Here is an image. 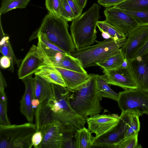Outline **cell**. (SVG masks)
<instances>
[{
  "instance_id": "obj_4",
  "label": "cell",
  "mask_w": 148,
  "mask_h": 148,
  "mask_svg": "<svg viewBox=\"0 0 148 148\" xmlns=\"http://www.w3.org/2000/svg\"><path fill=\"white\" fill-rule=\"evenodd\" d=\"M53 96L47 100L56 120L64 125L72 124L77 129L84 127L86 120L73 109L68 100L69 88L51 84Z\"/></svg>"
},
{
  "instance_id": "obj_23",
  "label": "cell",
  "mask_w": 148,
  "mask_h": 148,
  "mask_svg": "<svg viewBox=\"0 0 148 148\" xmlns=\"http://www.w3.org/2000/svg\"><path fill=\"white\" fill-rule=\"evenodd\" d=\"M54 67L87 74L80 61L78 59L67 53L64 54L61 60Z\"/></svg>"
},
{
  "instance_id": "obj_41",
  "label": "cell",
  "mask_w": 148,
  "mask_h": 148,
  "mask_svg": "<svg viewBox=\"0 0 148 148\" xmlns=\"http://www.w3.org/2000/svg\"><path fill=\"white\" fill-rule=\"evenodd\" d=\"M0 65L3 69L9 68L11 65V61L7 57L3 56L0 59Z\"/></svg>"
},
{
  "instance_id": "obj_44",
  "label": "cell",
  "mask_w": 148,
  "mask_h": 148,
  "mask_svg": "<svg viewBox=\"0 0 148 148\" xmlns=\"http://www.w3.org/2000/svg\"><path fill=\"white\" fill-rule=\"evenodd\" d=\"M81 7L83 9L86 6L87 0H77Z\"/></svg>"
},
{
  "instance_id": "obj_42",
  "label": "cell",
  "mask_w": 148,
  "mask_h": 148,
  "mask_svg": "<svg viewBox=\"0 0 148 148\" xmlns=\"http://www.w3.org/2000/svg\"><path fill=\"white\" fill-rule=\"evenodd\" d=\"M41 103L40 101L37 98H34L32 102V105L33 108L36 109Z\"/></svg>"
},
{
  "instance_id": "obj_19",
  "label": "cell",
  "mask_w": 148,
  "mask_h": 148,
  "mask_svg": "<svg viewBox=\"0 0 148 148\" xmlns=\"http://www.w3.org/2000/svg\"><path fill=\"white\" fill-rule=\"evenodd\" d=\"M35 75L42 78L51 84L66 87L61 74L53 66L47 65H42L35 73Z\"/></svg>"
},
{
  "instance_id": "obj_1",
  "label": "cell",
  "mask_w": 148,
  "mask_h": 148,
  "mask_svg": "<svg viewBox=\"0 0 148 148\" xmlns=\"http://www.w3.org/2000/svg\"><path fill=\"white\" fill-rule=\"evenodd\" d=\"M96 75L91 74L90 78L85 83L74 89L69 88L68 99L71 106L86 120L88 116L99 114L103 108L100 103L102 98L96 88Z\"/></svg>"
},
{
  "instance_id": "obj_18",
  "label": "cell",
  "mask_w": 148,
  "mask_h": 148,
  "mask_svg": "<svg viewBox=\"0 0 148 148\" xmlns=\"http://www.w3.org/2000/svg\"><path fill=\"white\" fill-rule=\"evenodd\" d=\"M55 67L60 73L67 88H75L87 82L91 77V74L81 73L62 68Z\"/></svg>"
},
{
  "instance_id": "obj_39",
  "label": "cell",
  "mask_w": 148,
  "mask_h": 148,
  "mask_svg": "<svg viewBox=\"0 0 148 148\" xmlns=\"http://www.w3.org/2000/svg\"><path fill=\"white\" fill-rule=\"evenodd\" d=\"M126 0H98V3L106 8L116 6Z\"/></svg>"
},
{
  "instance_id": "obj_10",
  "label": "cell",
  "mask_w": 148,
  "mask_h": 148,
  "mask_svg": "<svg viewBox=\"0 0 148 148\" xmlns=\"http://www.w3.org/2000/svg\"><path fill=\"white\" fill-rule=\"evenodd\" d=\"M103 72L108 84L119 86L125 90L138 88L129 66L126 68L119 67L113 69L103 70Z\"/></svg>"
},
{
  "instance_id": "obj_31",
  "label": "cell",
  "mask_w": 148,
  "mask_h": 148,
  "mask_svg": "<svg viewBox=\"0 0 148 148\" xmlns=\"http://www.w3.org/2000/svg\"><path fill=\"white\" fill-rule=\"evenodd\" d=\"M5 89L0 88V125L11 124L7 114V101Z\"/></svg>"
},
{
  "instance_id": "obj_35",
  "label": "cell",
  "mask_w": 148,
  "mask_h": 148,
  "mask_svg": "<svg viewBox=\"0 0 148 148\" xmlns=\"http://www.w3.org/2000/svg\"><path fill=\"white\" fill-rule=\"evenodd\" d=\"M61 17L67 21H72L75 18L74 14L66 0H64Z\"/></svg>"
},
{
  "instance_id": "obj_16",
  "label": "cell",
  "mask_w": 148,
  "mask_h": 148,
  "mask_svg": "<svg viewBox=\"0 0 148 148\" xmlns=\"http://www.w3.org/2000/svg\"><path fill=\"white\" fill-rule=\"evenodd\" d=\"M63 124L58 121L49 125L43 133L40 148H62Z\"/></svg>"
},
{
  "instance_id": "obj_12",
  "label": "cell",
  "mask_w": 148,
  "mask_h": 148,
  "mask_svg": "<svg viewBox=\"0 0 148 148\" xmlns=\"http://www.w3.org/2000/svg\"><path fill=\"white\" fill-rule=\"evenodd\" d=\"M44 65H46L44 59L37 46L33 45L19 67L18 73L19 79H22L32 75Z\"/></svg>"
},
{
  "instance_id": "obj_15",
  "label": "cell",
  "mask_w": 148,
  "mask_h": 148,
  "mask_svg": "<svg viewBox=\"0 0 148 148\" xmlns=\"http://www.w3.org/2000/svg\"><path fill=\"white\" fill-rule=\"evenodd\" d=\"M25 86L24 93L20 101V110L29 122L32 123L34 119V109L33 108L32 102L36 98L35 94V78L32 75L22 79Z\"/></svg>"
},
{
  "instance_id": "obj_17",
  "label": "cell",
  "mask_w": 148,
  "mask_h": 148,
  "mask_svg": "<svg viewBox=\"0 0 148 148\" xmlns=\"http://www.w3.org/2000/svg\"><path fill=\"white\" fill-rule=\"evenodd\" d=\"M35 115L36 130L41 131L42 134L49 125L57 121L47 101L40 104L36 109Z\"/></svg>"
},
{
  "instance_id": "obj_9",
  "label": "cell",
  "mask_w": 148,
  "mask_h": 148,
  "mask_svg": "<svg viewBox=\"0 0 148 148\" xmlns=\"http://www.w3.org/2000/svg\"><path fill=\"white\" fill-rule=\"evenodd\" d=\"M126 129L125 114L122 112L115 126L101 136L93 137L91 148H116L118 143L125 137Z\"/></svg>"
},
{
  "instance_id": "obj_3",
  "label": "cell",
  "mask_w": 148,
  "mask_h": 148,
  "mask_svg": "<svg viewBox=\"0 0 148 148\" xmlns=\"http://www.w3.org/2000/svg\"><path fill=\"white\" fill-rule=\"evenodd\" d=\"M100 5L94 3L84 13L72 21V38L76 49L91 45L96 41L97 23L100 18Z\"/></svg>"
},
{
  "instance_id": "obj_2",
  "label": "cell",
  "mask_w": 148,
  "mask_h": 148,
  "mask_svg": "<svg viewBox=\"0 0 148 148\" xmlns=\"http://www.w3.org/2000/svg\"><path fill=\"white\" fill-rule=\"evenodd\" d=\"M67 21L63 18L49 13L44 18L39 28L29 38L31 41L42 34L51 43L66 53L70 54L75 48L68 31Z\"/></svg>"
},
{
  "instance_id": "obj_45",
  "label": "cell",
  "mask_w": 148,
  "mask_h": 148,
  "mask_svg": "<svg viewBox=\"0 0 148 148\" xmlns=\"http://www.w3.org/2000/svg\"><path fill=\"white\" fill-rule=\"evenodd\" d=\"M101 36L105 39H108L111 38L110 35L107 33L104 32H101Z\"/></svg>"
},
{
  "instance_id": "obj_25",
  "label": "cell",
  "mask_w": 148,
  "mask_h": 148,
  "mask_svg": "<svg viewBox=\"0 0 148 148\" xmlns=\"http://www.w3.org/2000/svg\"><path fill=\"white\" fill-rule=\"evenodd\" d=\"M91 134L84 127L77 129L75 136L76 148H91L93 137Z\"/></svg>"
},
{
  "instance_id": "obj_32",
  "label": "cell",
  "mask_w": 148,
  "mask_h": 148,
  "mask_svg": "<svg viewBox=\"0 0 148 148\" xmlns=\"http://www.w3.org/2000/svg\"><path fill=\"white\" fill-rule=\"evenodd\" d=\"M138 133H134L125 137L119 142L116 148H137L141 147L138 144Z\"/></svg>"
},
{
  "instance_id": "obj_21",
  "label": "cell",
  "mask_w": 148,
  "mask_h": 148,
  "mask_svg": "<svg viewBox=\"0 0 148 148\" xmlns=\"http://www.w3.org/2000/svg\"><path fill=\"white\" fill-rule=\"evenodd\" d=\"M35 97L41 103L52 96L53 91L51 84L38 76H35Z\"/></svg>"
},
{
  "instance_id": "obj_26",
  "label": "cell",
  "mask_w": 148,
  "mask_h": 148,
  "mask_svg": "<svg viewBox=\"0 0 148 148\" xmlns=\"http://www.w3.org/2000/svg\"><path fill=\"white\" fill-rule=\"evenodd\" d=\"M63 125L62 148H76L75 136L77 128L72 124Z\"/></svg>"
},
{
  "instance_id": "obj_30",
  "label": "cell",
  "mask_w": 148,
  "mask_h": 148,
  "mask_svg": "<svg viewBox=\"0 0 148 148\" xmlns=\"http://www.w3.org/2000/svg\"><path fill=\"white\" fill-rule=\"evenodd\" d=\"M31 0H3L0 8V14H4L16 8H25Z\"/></svg>"
},
{
  "instance_id": "obj_8",
  "label": "cell",
  "mask_w": 148,
  "mask_h": 148,
  "mask_svg": "<svg viewBox=\"0 0 148 148\" xmlns=\"http://www.w3.org/2000/svg\"><path fill=\"white\" fill-rule=\"evenodd\" d=\"M104 13L105 21L127 36L139 26L134 17L114 6L106 8Z\"/></svg>"
},
{
  "instance_id": "obj_22",
  "label": "cell",
  "mask_w": 148,
  "mask_h": 148,
  "mask_svg": "<svg viewBox=\"0 0 148 148\" xmlns=\"http://www.w3.org/2000/svg\"><path fill=\"white\" fill-rule=\"evenodd\" d=\"M96 83L97 91L101 97L107 98L117 101L119 94L114 91L109 86L104 74H97Z\"/></svg>"
},
{
  "instance_id": "obj_7",
  "label": "cell",
  "mask_w": 148,
  "mask_h": 148,
  "mask_svg": "<svg viewBox=\"0 0 148 148\" xmlns=\"http://www.w3.org/2000/svg\"><path fill=\"white\" fill-rule=\"evenodd\" d=\"M119 94L117 102L122 112L133 113L139 116L148 113V92L138 88Z\"/></svg>"
},
{
  "instance_id": "obj_5",
  "label": "cell",
  "mask_w": 148,
  "mask_h": 148,
  "mask_svg": "<svg viewBox=\"0 0 148 148\" xmlns=\"http://www.w3.org/2000/svg\"><path fill=\"white\" fill-rule=\"evenodd\" d=\"M127 38L114 40L112 38L105 39L97 43L79 49H75L70 55L78 59L83 67L97 66V64L117 52L125 44Z\"/></svg>"
},
{
  "instance_id": "obj_46",
  "label": "cell",
  "mask_w": 148,
  "mask_h": 148,
  "mask_svg": "<svg viewBox=\"0 0 148 148\" xmlns=\"http://www.w3.org/2000/svg\"><path fill=\"white\" fill-rule=\"evenodd\" d=\"M147 116H148V113H147Z\"/></svg>"
},
{
  "instance_id": "obj_20",
  "label": "cell",
  "mask_w": 148,
  "mask_h": 148,
  "mask_svg": "<svg viewBox=\"0 0 148 148\" xmlns=\"http://www.w3.org/2000/svg\"><path fill=\"white\" fill-rule=\"evenodd\" d=\"M1 40L0 51L3 56L8 57L11 61V65L9 68V71L12 72L14 71V65L16 64L19 66L21 60L18 59L13 51L10 41V38L7 34L4 33L1 24Z\"/></svg>"
},
{
  "instance_id": "obj_11",
  "label": "cell",
  "mask_w": 148,
  "mask_h": 148,
  "mask_svg": "<svg viewBox=\"0 0 148 148\" xmlns=\"http://www.w3.org/2000/svg\"><path fill=\"white\" fill-rule=\"evenodd\" d=\"M119 116L117 114H97L86 119L88 129L95 136H101L111 130L118 123Z\"/></svg>"
},
{
  "instance_id": "obj_13",
  "label": "cell",
  "mask_w": 148,
  "mask_h": 148,
  "mask_svg": "<svg viewBox=\"0 0 148 148\" xmlns=\"http://www.w3.org/2000/svg\"><path fill=\"white\" fill-rule=\"evenodd\" d=\"M128 61L138 88L148 92V52Z\"/></svg>"
},
{
  "instance_id": "obj_47",
  "label": "cell",
  "mask_w": 148,
  "mask_h": 148,
  "mask_svg": "<svg viewBox=\"0 0 148 148\" xmlns=\"http://www.w3.org/2000/svg\"></svg>"
},
{
  "instance_id": "obj_37",
  "label": "cell",
  "mask_w": 148,
  "mask_h": 148,
  "mask_svg": "<svg viewBox=\"0 0 148 148\" xmlns=\"http://www.w3.org/2000/svg\"><path fill=\"white\" fill-rule=\"evenodd\" d=\"M66 0L73 11L75 18L82 14L83 9L80 5L77 0Z\"/></svg>"
},
{
  "instance_id": "obj_34",
  "label": "cell",
  "mask_w": 148,
  "mask_h": 148,
  "mask_svg": "<svg viewBox=\"0 0 148 148\" xmlns=\"http://www.w3.org/2000/svg\"><path fill=\"white\" fill-rule=\"evenodd\" d=\"M121 10L134 17L139 26L148 25V11H138Z\"/></svg>"
},
{
  "instance_id": "obj_36",
  "label": "cell",
  "mask_w": 148,
  "mask_h": 148,
  "mask_svg": "<svg viewBox=\"0 0 148 148\" xmlns=\"http://www.w3.org/2000/svg\"><path fill=\"white\" fill-rule=\"evenodd\" d=\"M37 38L43 44L50 48L63 53H66L49 41L42 34H38L37 36Z\"/></svg>"
},
{
  "instance_id": "obj_27",
  "label": "cell",
  "mask_w": 148,
  "mask_h": 148,
  "mask_svg": "<svg viewBox=\"0 0 148 148\" xmlns=\"http://www.w3.org/2000/svg\"><path fill=\"white\" fill-rule=\"evenodd\" d=\"M114 6L126 10L148 11V0H126Z\"/></svg>"
},
{
  "instance_id": "obj_40",
  "label": "cell",
  "mask_w": 148,
  "mask_h": 148,
  "mask_svg": "<svg viewBox=\"0 0 148 148\" xmlns=\"http://www.w3.org/2000/svg\"><path fill=\"white\" fill-rule=\"evenodd\" d=\"M148 52V38L144 44L134 54L131 59L141 56Z\"/></svg>"
},
{
  "instance_id": "obj_33",
  "label": "cell",
  "mask_w": 148,
  "mask_h": 148,
  "mask_svg": "<svg viewBox=\"0 0 148 148\" xmlns=\"http://www.w3.org/2000/svg\"><path fill=\"white\" fill-rule=\"evenodd\" d=\"M63 1L64 0H45L46 7L49 13L60 17Z\"/></svg>"
},
{
  "instance_id": "obj_38",
  "label": "cell",
  "mask_w": 148,
  "mask_h": 148,
  "mask_svg": "<svg viewBox=\"0 0 148 148\" xmlns=\"http://www.w3.org/2000/svg\"><path fill=\"white\" fill-rule=\"evenodd\" d=\"M43 139V134L40 131L36 130L32 138L33 146L35 148H40Z\"/></svg>"
},
{
  "instance_id": "obj_6",
  "label": "cell",
  "mask_w": 148,
  "mask_h": 148,
  "mask_svg": "<svg viewBox=\"0 0 148 148\" xmlns=\"http://www.w3.org/2000/svg\"><path fill=\"white\" fill-rule=\"evenodd\" d=\"M35 124L0 125V148H31L32 138L36 130Z\"/></svg>"
},
{
  "instance_id": "obj_24",
  "label": "cell",
  "mask_w": 148,
  "mask_h": 148,
  "mask_svg": "<svg viewBox=\"0 0 148 148\" xmlns=\"http://www.w3.org/2000/svg\"><path fill=\"white\" fill-rule=\"evenodd\" d=\"M124 59L120 48L117 52L98 63L97 65L104 70L116 69L120 67Z\"/></svg>"
},
{
  "instance_id": "obj_43",
  "label": "cell",
  "mask_w": 148,
  "mask_h": 148,
  "mask_svg": "<svg viewBox=\"0 0 148 148\" xmlns=\"http://www.w3.org/2000/svg\"><path fill=\"white\" fill-rule=\"evenodd\" d=\"M129 61L127 59H125L119 67L122 68H126L129 67Z\"/></svg>"
},
{
  "instance_id": "obj_14",
  "label": "cell",
  "mask_w": 148,
  "mask_h": 148,
  "mask_svg": "<svg viewBox=\"0 0 148 148\" xmlns=\"http://www.w3.org/2000/svg\"><path fill=\"white\" fill-rule=\"evenodd\" d=\"M128 36L126 42L121 49L124 58L129 60L148 38V25L139 26Z\"/></svg>"
},
{
  "instance_id": "obj_28",
  "label": "cell",
  "mask_w": 148,
  "mask_h": 148,
  "mask_svg": "<svg viewBox=\"0 0 148 148\" xmlns=\"http://www.w3.org/2000/svg\"><path fill=\"white\" fill-rule=\"evenodd\" d=\"M124 112L126 120L125 137H126L134 133L138 132L140 124L139 116L138 115L133 113Z\"/></svg>"
},
{
  "instance_id": "obj_29",
  "label": "cell",
  "mask_w": 148,
  "mask_h": 148,
  "mask_svg": "<svg viewBox=\"0 0 148 148\" xmlns=\"http://www.w3.org/2000/svg\"><path fill=\"white\" fill-rule=\"evenodd\" d=\"M97 26L101 32H104L107 33L110 36L111 38L114 40L126 39V36L105 21H98L97 23Z\"/></svg>"
}]
</instances>
